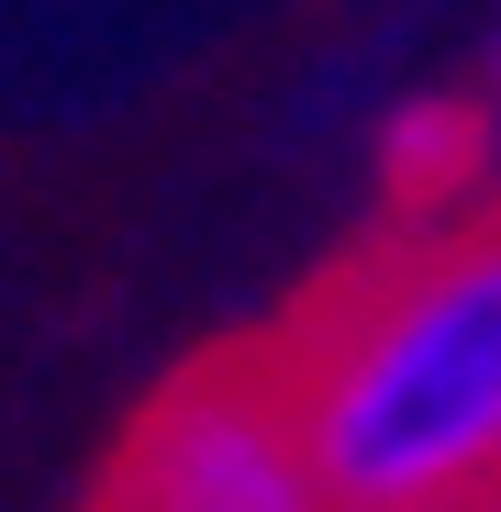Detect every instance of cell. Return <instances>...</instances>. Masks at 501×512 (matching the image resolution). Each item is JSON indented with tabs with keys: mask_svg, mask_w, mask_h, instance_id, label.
Segmentation results:
<instances>
[{
	"mask_svg": "<svg viewBox=\"0 0 501 512\" xmlns=\"http://www.w3.org/2000/svg\"><path fill=\"white\" fill-rule=\"evenodd\" d=\"M268 368L334 512H501V201L334 279Z\"/></svg>",
	"mask_w": 501,
	"mask_h": 512,
	"instance_id": "1",
	"label": "cell"
},
{
	"mask_svg": "<svg viewBox=\"0 0 501 512\" xmlns=\"http://www.w3.org/2000/svg\"><path fill=\"white\" fill-rule=\"evenodd\" d=\"M90 512H334V501L301 457L268 346H245V357H201L190 379H167L145 401V423L112 446Z\"/></svg>",
	"mask_w": 501,
	"mask_h": 512,
	"instance_id": "2",
	"label": "cell"
},
{
	"mask_svg": "<svg viewBox=\"0 0 501 512\" xmlns=\"http://www.w3.org/2000/svg\"><path fill=\"white\" fill-rule=\"evenodd\" d=\"M501 145V123H490V101H446V90H424V101H401L390 123H379V156H390V179L424 201L435 223H457L468 212V190H479V156Z\"/></svg>",
	"mask_w": 501,
	"mask_h": 512,
	"instance_id": "3",
	"label": "cell"
},
{
	"mask_svg": "<svg viewBox=\"0 0 501 512\" xmlns=\"http://www.w3.org/2000/svg\"><path fill=\"white\" fill-rule=\"evenodd\" d=\"M479 78H490V112H501V23H490V56H479Z\"/></svg>",
	"mask_w": 501,
	"mask_h": 512,
	"instance_id": "4",
	"label": "cell"
}]
</instances>
